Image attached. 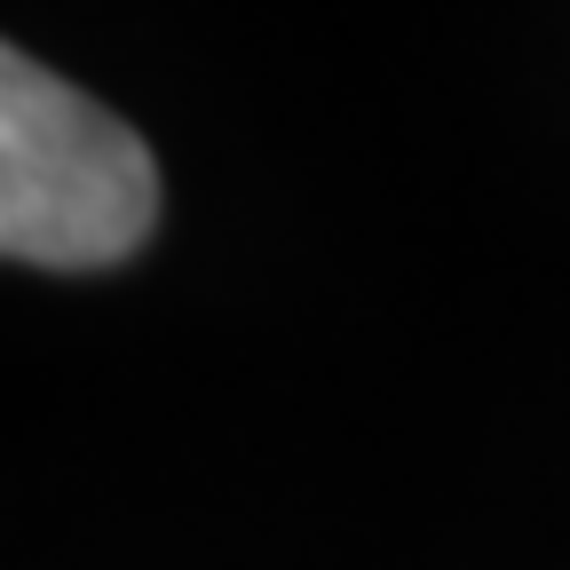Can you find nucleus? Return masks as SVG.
Here are the masks:
<instances>
[{
  "label": "nucleus",
  "instance_id": "f257e3e1",
  "mask_svg": "<svg viewBox=\"0 0 570 570\" xmlns=\"http://www.w3.org/2000/svg\"><path fill=\"white\" fill-rule=\"evenodd\" d=\"M159 223V159L88 88L0 40V262L111 269Z\"/></svg>",
  "mask_w": 570,
  "mask_h": 570
}]
</instances>
